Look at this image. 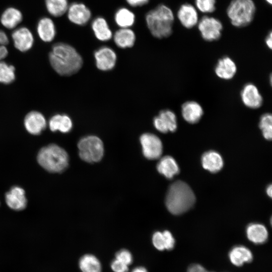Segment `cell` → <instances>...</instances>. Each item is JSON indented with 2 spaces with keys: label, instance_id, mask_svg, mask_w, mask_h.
<instances>
[{
  "label": "cell",
  "instance_id": "cell-1",
  "mask_svg": "<svg viewBox=\"0 0 272 272\" xmlns=\"http://www.w3.org/2000/svg\"><path fill=\"white\" fill-rule=\"evenodd\" d=\"M48 58L53 69L62 76H70L77 73L83 63L82 57L77 50L64 42L54 44Z\"/></svg>",
  "mask_w": 272,
  "mask_h": 272
},
{
  "label": "cell",
  "instance_id": "cell-2",
  "mask_svg": "<svg viewBox=\"0 0 272 272\" xmlns=\"http://www.w3.org/2000/svg\"><path fill=\"white\" fill-rule=\"evenodd\" d=\"M145 21L150 32L155 38H167L173 32L174 15L172 10L164 4H159L148 11Z\"/></svg>",
  "mask_w": 272,
  "mask_h": 272
},
{
  "label": "cell",
  "instance_id": "cell-3",
  "mask_svg": "<svg viewBox=\"0 0 272 272\" xmlns=\"http://www.w3.org/2000/svg\"><path fill=\"white\" fill-rule=\"evenodd\" d=\"M195 200L194 193L188 185L183 181H177L169 187L165 202L170 213L180 215L189 210Z\"/></svg>",
  "mask_w": 272,
  "mask_h": 272
},
{
  "label": "cell",
  "instance_id": "cell-4",
  "mask_svg": "<svg viewBox=\"0 0 272 272\" xmlns=\"http://www.w3.org/2000/svg\"><path fill=\"white\" fill-rule=\"evenodd\" d=\"M37 160L39 164L47 171L59 173L62 172L67 167L69 156L63 148L52 144L40 150Z\"/></svg>",
  "mask_w": 272,
  "mask_h": 272
},
{
  "label": "cell",
  "instance_id": "cell-5",
  "mask_svg": "<svg viewBox=\"0 0 272 272\" xmlns=\"http://www.w3.org/2000/svg\"><path fill=\"white\" fill-rule=\"evenodd\" d=\"M256 9L253 0H232L227 8L226 13L233 26L242 28L253 21Z\"/></svg>",
  "mask_w": 272,
  "mask_h": 272
},
{
  "label": "cell",
  "instance_id": "cell-6",
  "mask_svg": "<svg viewBox=\"0 0 272 272\" xmlns=\"http://www.w3.org/2000/svg\"><path fill=\"white\" fill-rule=\"evenodd\" d=\"M78 147L80 158L87 162H97L103 157V144L97 136L88 135L82 138L78 144Z\"/></svg>",
  "mask_w": 272,
  "mask_h": 272
},
{
  "label": "cell",
  "instance_id": "cell-7",
  "mask_svg": "<svg viewBox=\"0 0 272 272\" xmlns=\"http://www.w3.org/2000/svg\"><path fill=\"white\" fill-rule=\"evenodd\" d=\"M197 25L200 35L204 40L212 42L221 38L223 26L219 19L205 16L198 21Z\"/></svg>",
  "mask_w": 272,
  "mask_h": 272
},
{
  "label": "cell",
  "instance_id": "cell-8",
  "mask_svg": "<svg viewBox=\"0 0 272 272\" xmlns=\"http://www.w3.org/2000/svg\"><path fill=\"white\" fill-rule=\"evenodd\" d=\"M140 143L144 156L150 160L159 158L163 152L160 138L152 133H145L140 137Z\"/></svg>",
  "mask_w": 272,
  "mask_h": 272
},
{
  "label": "cell",
  "instance_id": "cell-9",
  "mask_svg": "<svg viewBox=\"0 0 272 272\" xmlns=\"http://www.w3.org/2000/svg\"><path fill=\"white\" fill-rule=\"evenodd\" d=\"M69 20L78 26H84L88 23L92 17V12L84 4L74 2L71 4L66 11Z\"/></svg>",
  "mask_w": 272,
  "mask_h": 272
},
{
  "label": "cell",
  "instance_id": "cell-10",
  "mask_svg": "<svg viewBox=\"0 0 272 272\" xmlns=\"http://www.w3.org/2000/svg\"><path fill=\"white\" fill-rule=\"evenodd\" d=\"M153 124L155 128L162 133L174 132L177 128V117L170 110H162L154 117Z\"/></svg>",
  "mask_w": 272,
  "mask_h": 272
},
{
  "label": "cell",
  "instance_id": "cell-11",
  "mask_svg": "<svg viewBox=\"0 0 272 272\" xmlns=\"http://www.w3.org/2000/svg\"><path fill=\"white\" fill-rule=\"evenodd\" d=\"M97 67L102 71L112 70L115 65L117 56L111 47L104 46L99 48L94 52Z\"/></svg>",
  "mask_w": 272,
  "mask_h": 272
},
{
  "label": "cell",
  "instance_id": "cell-12",
  "mask_svg": "<svg viewBox=\"0 0 272 272\" xmlns=\"http://www.w3.org/2000/svg\"><path fill=\"white\" fill-rule=\"evenodd\" d=\"M12 38L16 49L21 52H26L33 46L34 42L31 31L26 27H20L12 33Z\"/></svg>",
  "mask_w": 272,
  "mask_h": 272
},
{
  "label": "cell",
  "instance_id": "cell-13",
  "mask_svg": "<svg viewBox=\"0 0 272 272\" xmlns=\"http://www.w3.org/2000/svg\"><path fill=\"white\" fill-rule=\"evenodd\" d=\"M24 125L29 133L39 135L46 128L47 122L45 117L41 112L32 111L25 116Z\"/></svg>",
  "mask_w": 272,
  "mask_h": 272
},
{
  "label": "cell",
  "instance_id": "cell-14",
  "mask_svg": "<svg viewBox=\"0 0 272 272\" xmlns=\"http://www.w3.org/2000/svg\"><path fill=\"white\" fill-rule=\"evenodd\" d=\"M240 96L243 103L248 108L257 109L262 104V96L256 86L252 83H248L244 86Z\"/></svg>",
  "mask_w": 272,
  "mask_h": 272
},
{
  "label": "cell",
  "instance_id": "cell-15",
  "mask_svg": "<svg viewBox=\"0 0 272 272\" xmlns=\"http://www.w3.org/2000/svg\"><path fill=\"white\" fill-rule=\"evenodd\" d=\"M177 17L180 24L186 29L193 28L199 21L196 9L189 3H184L180 6Z\"/></svg>",
  "mask_w": 272,
  "mask_h": 272
},
{
  "label": "cell",
  "instance_id": "cell-16",
  "mask_svg": "<svg viewBox=\"0 0 272 272\" xmlns=\"http://www.w3.org/2000/svg\"><path fill=\"white\" fill-rule=\"evenodd\" d=\"M6 201L12 209L20 211L25 208L27 199L24 190L19 186L13 187L6 194Z\"/></svg>",
  "mask_w": 272,
  "mask_h": 272
},
{
  "label": "cell",
  "instance_id": "cell-17",
  "mask_svg": "<svg viewBox=\"0 0 272 272\" xmlns=\"http://www.w3.org/2000/svg\"><path fill=\"white\" fill-rule=\"evenodd\" d=\"M91 29L95 37L99 41H109L113 37V32L107 20L103 17L94 18L91 24Z\"/></svg>",
  "mask_w": 272,
  "mask_h": 272
},
{
  "label": "cell",
  "instance_id": "cell-18",
  "mask_svg": "<svg viewBox=\"0 0 272 272\" xmlns=\"http://www.w3.org/2000/svg\"><path fill=\"white\" fill-rule=\"evenodd\" d=\"M203 114V110L202 107L196 101H187L181 106L182 117L189 123L194 124L198 122Z\"/></svg>",
  "mask_w": 272,
  "mask_h": 272
},
{
  "label": "cell",
  "instance_id": "cell-19",
  "mask_svg": "<svg viewBox=\"0 0 272 272\" xmlns=\"http://www.w3.org/2000/svg\"><path fill=\"white\" fill-rule=\"evenodd\" d=\"M237 72L236 63L229 56L220 58L215 68L216 75L220 79L229 80L232 79Z\"/></svg>",
  "mask_w": 272,
  "mask_h": 272
},
{
  "label": "cell",
  "instance_id": "cell-20",
  "mask_svg": "<svg viewBox=\"0 0 272 272\" xmlns=\"http://www.w3.org/2000/svg\"><path fill=\"white\" fill-rule=\"evenodd\" d=\"M36 30L40 39L45 42H50L55 38L56 34L55 25L48 17H42L37 24Z\"/></svg>",
  "mask_w": 272,
  "mask_h": 272
},
{
  "label": "cell",
  "instance_id": "cell-21",
  "mask_svg": "<svg viewBox=\"0 0 272 272\" xmlns=\"http://www.w3.org/2000/svg\"><path fill=\"white\" fill-rule=\"evenodd\" d=\"M112 38L116 45L123 49L132 47L136 40L135 34L130 28H119L113 34Z\"/></svg>",
  "mask_w": 272,
  "mask_h": 272
},
{
  "label": "cell",
  "instance_id": "cell-22",
  "mask_svg": "<svg viewBox=\"0 0 272 272\" xmlns=\"http://www.w3.org/2000/svg\"><path fill=\"white\" fill-rule=\"evenodd\" d=\"M203 168L211 172L220 171L223 166V160L219 153L215 151L205 153L201 157Z\"/></svg>",
  "mask_w": 272,
  "mask_h": 272
},
{
  "label": "cell",
  "instance_id": "cell-23",
  "mask_svg": "<svg viewBox=\"0 0 272 272\" xmlns=\"http://www.w3.org/2000/svg\"><path fill=\"white\" fill-rule=\"evenodd\" d=\"M22 20L23 15L21 12L14 7L6 9L0 18L2 25L8 29H14Z\"/></svg>",
  "mask_w": 272,
  "mask_h": 272
},
{
  "label": "cell",
  "instance_id": "cell-24",
  "mask_svg": "<svg viewBox=\"0 0 272 272\" xmlns=\"http://www.w3.org/2000/svg\"><path fill=\"white\" fill-rule=\"evenodd\" d=\"M49 129L53 132L57 130L63 133L70 132L73 127V122L71 118L66 114H55L49 120Z\"/></svg>",
  "mask_w": 272,
  "mask_h": 272
},
{
  "label": "cell",
  "instance_id": "cell-25",
  "mask_svg": "<svg viewBox=\"0 0 272 272\" xmlns=\"http://www.w3.org/2000/svg\"><path fill=\"white\" fill-rule=\"evenodd\" d=\"M231 262L235 265L240 266L245 262H250L253 259L251 251L244 246L234 247L229 254Z\"/></svg>",
  "mask_w": 272,
  "mask_h": 272
},
{
  "label": "cell",
  "instance_id": "cell-26",
  "mask_svg": "<svg viewBox=\"0 0 272 272\" xmlns=\"http://www.w3.org/2000/svg\"><path fill=\"white\" fill-rule=\"evenodd\" d=\"M116 25L120 28H130L135 21L134 13L126 7L118 8L114 16Z\"/></svg>",
  "mask_w": 272,
  "mask_h": 272
},
{
  "label": "cell",
  "instance_id": "cell-27",
  "mask_svg": "<svg viewBox=\"0 0 272 272\" xmlns=\"http://www.w3.org/2000/svg\"><path fill=\"white\" fill-rule=\"evenodd\" d=\"M246 235L248 239L255 244L263 243L268 238V232L265 227L258 223L249 225L246 229Z\"/></svg>",
  "mask_w": 272,
  "mask_h": 272
},
{
  "label": "cell",
  "instance_id": "cell-28",
  "mask_svg": "<svg viewBox=\"0 0 272 272\" xmlns=\"http://www.w3.org/2000/svg\"><path fill=\"white\" fill-rule=\"evenodd\" d=\"M157 168L160 173L169 179L172 178L179 171V167L175 159L169 156H164L160 160Z\"/></svg>",
  "mask_w": 272,
  "mask_h": 272
},
{
  "label": "cell",
  "instance_id": "cell-29",
  "mask_svg": "<svg viewBox=\"0 0 272 272\" xmlns=\"http://www.w3.org/2000/svg\"><path fill=\"white\" fill-rule=\"evenodd\" d=\"M79 264L82 272H101L102 270L100 261L92 254L84 255L80 258Z\"/></svg>",
  "mask_w": 272,
  "mask_h": 272
},
{
  "label": "cell",
  "instance_id": "cell-30",
  "mask_svg": "<svg viewBox=\"0 0 272 272\" xmlns=\"http://www.w3.org/2000/svg\"><path fill=\"white\" fill-rule=\"evenodd\" d=\"M45 5L48 13L54 17L64 15L69 6L67 0H45Z\"/></svg>",
  "mask_w": 272,
  "mask_h": 272
},
{
  "label": "cell",
  "instance_id": "cell-31",
  "mask_svg": "<svg viewBox=\"0 0 272 272\" xmlns=\"http://www.w3.org/2000/svg\"><path fill=\"white\" fill-rule=\"evenodd\" d=\"M15 71L14 66L0 61V83L10 84L13 82L16 78Z\"/></svg>",
  "mask_w": 272,
  "mask_h": 272
},
{
  "label": "cell",
  "instance_id": "cell-32",
  "mask_svg": "<svg viewBox=\"0 0 272 272\" xmlns=\"http://www.w3.org/2000/svg\"><path fill=\"white\" fill-rule=\"evenodd\" d=\"M259 127L264 138L267 140H271L272 138V116L270 113H265L260 117Z\"/></svg>",
  "mask_w": 272,
  "mask_h": 272
},
{
  "label": "cell",
  "instance_id": "cell-33",
  "mask_svg": "<svg viewBox=\"0 0 272 272\" xmlns=\"http://www.w3.org/2000/svg\"><path fill=\"white\" fill-rule=\"evenodd\" d=\"M217 0H195L196 8L203 13H212L216 9Z\"/></svg>",
  "mask_w": 272,
  "mask_h": 272
},
{
  "label": "cell",
  "instance_id": "cell-34",
  "mask_svg": "<svg viewBox=\"0 0 272 272\" xmlns=\"http://www.w3.org/2000/svg\"><path fill=\"white\" fill-rule=\"evenodd\" d=\"M115 258L128 266L132 262V256L131 253L125 249H121L117 252L115 254Z\"/></svg>",
  "mask_w": 272,
  "mask_h": 272
},
{
  "label": "cell",
  "instance_id": "cell-35",
  "mask_svg": "<svg viewBox=\"0 0 272 272\" xmlns=\"http://www.w3.org/2000/svg\"><path fill=\"white\" fill-rule=\"evenodd\" d=\"M154 246L159 250H165L164 238L162 232H155L152 237Z\"/></svg>",
  "mask_w": 272,
  "mask_h": 272
},
{
  "label": "cell",
  "instance_id": "cell-36",
  "mask_svg": "<svg viewBox=\"0 0 272 272\" xmlns=\"http://www.w3.org/2000/svg\"><path fill=\"white\" fill-rule=\"evenodd\" d=\"M111 267L114 272H128L129 270L127 265L116 258L112 261Z\"/></svg>",
  "mask_w": 272,
  "mask_h": 272
},
{
  "label": "cell",
  "instance_id": "cell-37",
  "mask_svg": "<svg viewBox=\"0 0 272 272\" xmlns=\"http://www.w3.org/2000/svg\"><path fill=\"white\" fill-rule=\"evenodd\" d=\"M162 233L164 238L165 249H172L175 245V240L172 234L167 230H165Z\"/></svg>",
  "mask_w": 272,
  "mask_h": 272
},
{
  "label": "cell",
  "instance_id": "cell-38",
  "mask_svg": "<svg viewBox=\"0 0 272 272\" xmlns=\"http://www.w3.org/2000/svg\"><path fill=\"white\" fill-rule=\"evenodd\" d=\"M132 7H142L148 4L150 0H125Z\"/></svg>",
  "mask_w": 272,
  "mask_h": 272
},
{
  "label": "cell",
  "instance_id": "cell-39",
  "mask_svg": "<svg viewBox=\"0 0 272 272\" xmlns=\"http://www.w3.org/2000/svg\"><path fill=\"white\" fill-rule=\"evenodd\" d=\"M203 266L202 265L194 263L192 264L187 268V272H208Z\"/></svg>",
  "mask_w": 272,
  "mask_h": 272
},
{
  "label": "cell",
  "instance_id": "cell-40",
  "mask_svg": "<svg viewBox=\"0 0 272 272\" xmlns=\"http://www.w3.org/2000/svg\"><path fill=\"white\" fill-rule=\"evenodd\" d=\"M9 43V38L6 33L0 30V45L6 46Z\"/></svg>",
  "mask_w": 272,
  "mask_h": 272
},
{
  "label": "cell",
  "instance_id": "cell-41",
  "mask_svg": "<svg viewBox=\"0 0 272 272\" xmlns=\"http://www.w3.org/2000/svg\"><path fill=\"white\" fill-rule=\"evenodd\" d=\"M265 44L271 49L272 48V32L270 31L265 39Z\"/></svg>",
  "mask_w": 272,
  "mask_h": 272
},
{
  "label": "cell",
  "instance_id": "cell-42",
  "mask_svg": "<svg viewBox=\"0 0 272 272\" xmlns=\"http://www.w3.org/2000/svg\"><path fill=\"white\" fill-rule=\"evenodd\" d=\"M8 54V50L6 46L0 45V60L7 57Z\"/></svg>",
  "mask_w": 272,
  "mask_h": 272
},
{
  "label": "cell",
  "instance_id": "cell-43",
  "mask_svg": "<svg viewBox=\"0 0 272 272\" xmlns=\"http://www.w3.org/2000/svg\"><path fill=\"white\" fill-rule=\"evenodd\" d=\"M131 272H148V271L144 267L138 266L133 269Z\"/></svg>",
  "mask_w": 272,
  "mask_h": 272
},
{
  "label": "cell",
  "instance_id": "cell-44",
  "mask_svg": "<svg viewBox=\"0 0 272 272\" xmlns=\"http://www.w3.org/2000/svg\"><path fill=\"white\" fill-rule=\"evenodd\" d=\"M266 193L269 197H271L272 195V185H269L266 188Z\"/></svg>",
  "mask_w": 272,
  "mask_h": 272
},
{
  "label": "cell",
  "instance_id": "cell-45",
  "mask_svg": "<svg viewBox=\"0 0 272 272\" xmlns=\"http://www.w3.org/2000/svg\"><path fill=\"white\" fill-rule=\"evenodd\" d=\"M265 1L269 5H271L272 4V0H265Z\"/></svg>",
  "mask_w": 272,
  "mask_h": 272
},
{
  "label": "cell",
  "instance_id": "cell-46",
  "mask_svg": "<svg viewBox=\"0 0 272 272\" xmlns=\"http://www.w3.org/2000/svg\"><path fill=\"white\" fill-rule=\"evenodd\" d=\"M208 272H213V271H208Z\"/></svg>",
  "mask_w": 272,
  "mask_h": 272
}]
</instances>
